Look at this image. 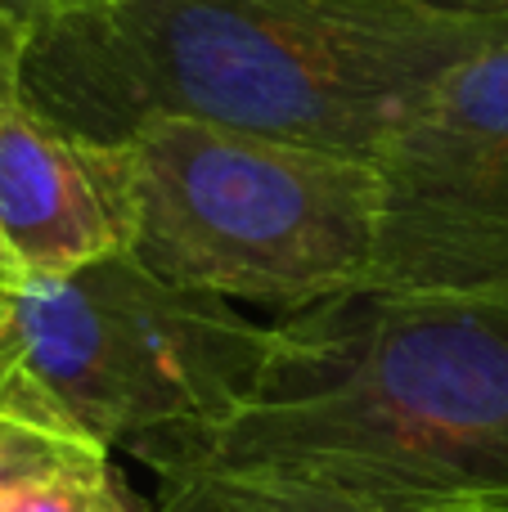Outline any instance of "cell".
<instances>
[{
    "instance_id": "cell-12",
    "label": "cell",
    "mask_w": 508,
    "mask_h": 512,
    "mask_svg": "<svg viewBox=\"0 0 508 512\" xmlns=\"http://www.w3.org/2000/svg\"><path fill=\"white\" fill-rule=\"evenodd\" d=\"M18 5H23V0H0V9H5V14H18Z\"/></svg>"
},
{
    "instance_id": "cell-2",
    "label": "cell",
    "mask_w": 508,
    "mask_h": 512,
    "mask_svg": "<svg viewBox=\"0 0 508 512\" xmlns=\"http://www.w3.org/2000/svg\"><path fill=\"white\" fill-rule=\"evenodd\" d=\"M18 18V104L68 135L203 122L356 158L508 32L428 0H45Z\"/></svg>"
},
{
    "instance_id": "cell-10",
    "label": "cell",
    "mask_w": 508,
    "mask_h": 512,
    "mask_svg": "<svg viewBox=\"0 0 508 512\" xmlns=\"http://www.w3.org/2000/svg\"><path fill=\"white\" fill-rule=\"evenodd\" d=\"M428 5L455 9V14H473V18H500V23H508V0H428Z\"/></svg>"
},
{
    "instance_id": "cell-13",
    "label": "cell",
    "mask_w": 508,
    "mask_h": 512,
    "mask_svg": "<svg viewBox=\"0 0 508 512\" xmlns=\"http://www.w3.org/2000/svg\"><path fill=\"white\" fill-rule=\"evenodd\" d=\"M32 5H45V0H23V5H18V14H27Z\"/></svg>"
},
{
    "instance_id": "cell-9",
    "label": "cell",
    "mask_w": 508,
    "mask_h": 512,
    "mask_svg": "<svg viewBox=\"0 0 508 512\" xmlns=\"http://www.w3.org/2000/svg\"><path fill=\"white\" fill-rule=\"evenodd\" d=\"M18 54H23V18L0 9V95L18 99Z\"/></svg>"
},
{
    "instance_id": "cell-7",
    "label": "cell",
    "mask_w": 508,
    "mask_h": 512,
    "mask_svg": "<svg viewBox=\"0 0 508 512\" xmlns=\"http://www.w3.org/2000/svg\"><path fill=\"white\" fill-rule=\"evenodd\" d=\"M0 512H149L108 454H54L0 490Z\"/></svg>"
},
{
    "instance_id": "cell-5",
    "label": "cell",
    "mask_w": 508,
    "mask_h": 512,
    "mask_svg": "<svg viewBox=\"0 0 508 512\" xmlns=\"http://www.w3.org/2000/svg\"><path fill=\"white\" fill-rule=\"evenodd\" d=\"M378 292H508V32L446 72L387 135Z\"/></svg>"
},
{
    "instance_id": "cell-11",
    "label": "cell",
    "mask_w": 508,
    "mask_h": 512,
    "mask_svg": "<svg viewBox=\"0 0 508 512\" xmlns=\"http://www.w3.org/2000/svg\"><path fill=\"white\" fill-rule=\"evenodd\" d=\"M41 459H54V454H32V450H0V490L5 486H14L18 477H23L32 463H41Z\"/></svg>"
},
{
    "instance_id": "cell-1",
    "label": "cell",
    "mask_w": 508,
    "mask_h": 512,
    "mask_svg": "<svg viewBox=\"0 0 508 512\" xmlns=\"http://www.w3.org/2000/svg\"><path fill=\"white\" fill-rule=\"evenodd\" d=\"M221 423L131 445L158 512L508 508V292H347L284 315Z\"/></svg>"
},
{
    "instance_id": "cell-4",
    "label": "cell",
    "mask_w": 508,
    "mask_h": 512,
    "mask_svg": "<svg viewBox=\"0 0 508 512\" xmlns=\"http://www.w3.org/2000/svg\"><path fill=\"white\" fill-rule=\"evenodd\" d=\"M275 328L180 288L131 252L50 279H0V351L99 450L221 423L257 387Z\"/></svg>"
},
{
    "instance_id": "cell-6",
    "label": "cell",
    "mask_w": 508,
    "mask_h": 512,
    "mask_svg": "<svg viewBox=\"0 0 508 512\" xmlns=\"http://www.w3.org/2000/svg\"><path fill=\"white\" fill-rule=\"evenodd\" d=\"M131 252L126 144L59 131L0 95V279H50Z\"/></svg>"
},
{
    "instance_id": "cell-3",
    "label": "cell",
    "mask_w": 508,
    "mask_h": 512,
    "mask_svg": "<svg viewBox=\"0 0 508 512\" xmlns=\"http://www.w3.org/2000/svg\"><path fill=\"white\" fill-rule=\"evenodd\" d=\"M131 256L225 301L311 310L365 292L378 256L374 158L203 122L126 140Z\"/></svg>"
},
{
    "instance_id": "cell-14",
    "label": "cell",
    "mask_w": 508,
    "mask_h": 512,
    "mask_svg": "<svg viewBox=\"0 0 508 512\" xmlns=\"http://www.w3.org/2000/svg\"><path fill=\"white\" fill-rule=\"evenodd\" d=\"M468 512H508V508H468Z\"/></svg>"
},
{
    "instance_id": "cell-8",
    "label": "cell",
    "mask_w": 508,
    "mask_h": 512,
    "mask_svg": "<svg viewBox=\"0 0 508 512\" xmlns=\"http://www.w3.org/2000/svg\"><path fill=\"white\" fill-rule=\"evenodd\" d=\"M0 450H32V454H113L77 436L41 396L32 382L14 369L0 351Z\"/></svg>"
}]
</instances>
